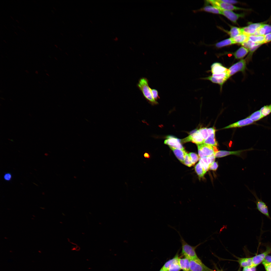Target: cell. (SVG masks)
<instances>
[{"label": "cell", "instance_id": "6da1fadb", "mask_svg": "<svg viewBox=\"0 0 271 271\" xmlns=\"http://www.w3.org/2000/svg\"><path fill=\"white\" fill-rule=\"evenodd\" d=\"M70 146L73 148H75L77 147V145L75 142L72 141L70 143Z\"/></svg>", "mask_w": 271, "mask_h": 271}, {"label": "cell", "instance_id": "7a4b0ae2", "mask_svg": "<svg viewBox=\"0 0 271 271\" xmlns=\"http://www.w3.org/2000/svg\"><path fill=\"white\" fill-rule=\"evenodd\" d=\"M51 143L55 147H56V146H58L57 143L56 141H54V140H52Z\"/></svg>", "mask_w": 271, "mask_h": 271}, {"label": "cell", "instance_id": "3957f363", "mask_svg": "<svg viewBox=\"0 0 271 271\" xmlns=\"http://www.w3.org/2000/svg\"><path fill=\"white\" fill-rule=\"evenodd\" d=\"M92 149L94 151H95L96 153H98V150L97 149V148L95 147H92Z\"/></svg>", "mask_w": 271, "mask_h": 271}, {"label": "cell", "instance_id": "277c9868", "mask_svg": "<svg viewBox=\"0 0 271 271\" xmlns=\"http://www.w3.org/2000/svg\"><path fill=\"white\" fill-rule=\"evenodd\" d=\"M20 33H21V34L23 36V37L24 38H25V39L26 40L27 39V38L26 37L25 34H24L23 33H22V32H20Z\"/></svg>", "mask_w": 271, "mask_h": 271}, {"label": "cell", "instance_id": "5b68a950", "mask_svg": "<svg viewBox=\"0 0 271 271\" xmlns=\"http://www.w3.org/2000/svg\"><path fill=\"white\" fill-rule=\"evenodd\" d=\"M31 40L36 45L38 46L37 43L34 40L32 39Z\"/></svg>", "mask_w": 271, "mask_h": 271}, {"label": "cell", "instance_id": "8992f818", "mask_svg": "<svg viewBox=\"0 0 271 271\" xmlns=\"http://www.w3.org/2000/svg\"><path fill=\"white\" fill-rule=\"evenodd\" d=\"M29 65L30 66H31L32 68V69H35L34 67L31 63H29Z\"/></svg>", "mask_w": 271, "mask_h": 271}, {"label": "cell", "instance_id": "52a82bcc", "mask_svg": "<svg viewBox=\"0 0 271 271\" xmlns=\"http://www.w3.org/2000/svg\"><path fill=\"white\" fill-rule=\"evenodd\" d=\"M7 82L9 83L11 85H13V84L11 82H10L8 80H7Z\"/></svg>", "mask_w": 271, "mask_h": 271}, {"label": "cell", "instance_id": "ba28073f", "mask_svg": "<svg viewBox=\"0 0 271 271\" xmlns=\"http://www.w3.org/2000/svg\"><path fill=\"white\" fill-rule=\"evenodd\" d=\"M8 52L11 55V56H13V55L9 51H8Z\"/></svg>", "mask_w": 271, "mask_h": 271}]
</instances>
